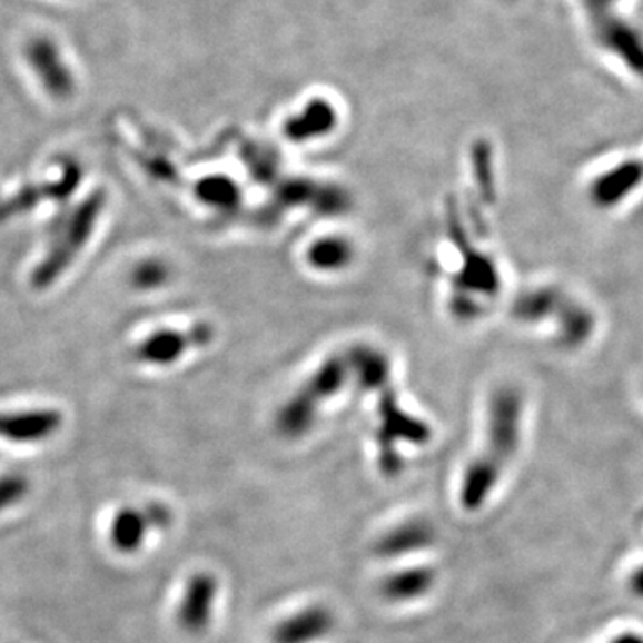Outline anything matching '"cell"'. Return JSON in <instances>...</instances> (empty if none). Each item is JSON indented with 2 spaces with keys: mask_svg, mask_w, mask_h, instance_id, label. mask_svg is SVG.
Returning <instances> with one entry per match:
<instances>
[{
  "mask_svg": "<svg viewBox=\"0 0 643 643\" xmlns=\"http://www.w3.org/2000/svg\"><path fill=\"white\" fill-rule=\"evenodd\" d=\"M524 397L515 386H501L489 395L486 408L485 439L462 481L459 501L468 512H476L488 501L522 442Z\"/></svg>",
  "mask_w": 643,
  "mask_h": 643,
  "instance_id": "6da1fadb",
  "label": "cell"
},
{
  "mask_svg": "<svg viewBox=\"0 0 643 643\" xmlns=\"http://www.w3.org/2000/svg\"><path fill=\"white\" fill-rule=\"evenodd\" d=\"M105 205V194L96 191L73 209L69 222L65 224L63 231L59 238H56L55 245L50 247L46 258L41 259V264L32 274V285L37 288H47L63 276L65 270L72 265L73 259L78 258L79 253L90 241Z\"/></svg>",
  "mask_w": 643,
  "mask_h": 643,
  "instance_id": "7a4b0ae2",
  "label": "cell"
},
{
  "mask_svg": "<svg viewBox=\"0 0 643 643\" xmlns=\"http://www.w3.org/2000/svg\"><path fill=\"white\" fill-rule=\"evenodd\" d=\"M345 358L347 356L344 354H335L332 359H327L317 374L306 380L303 390L286 404L279 415V429L283 435L299 438L311 429L313 422L318 417L317 413L326 404L324 399H332L344 386L349 372Z\"/></svg>",
  "mask_w": 643,
  "mask_h": 643,
  "instance_id": "3957f363",
  "label": "cell"
},
{
  "mask_svg": "<svg viewBox=\"0 0 643 643\" xmlns=\"http://www.w3.org/2000/svg\"><path fill=\"white\" fill-rule=\"evenodd\" d=\"M23 58L50 97L69 99L72 96L76 79L55 40L49 37L31 38L23 49Z\"/></svg>",
  "mask_w": 643,
  "mask_h": 643,
  "instance_id": "277c9868",
  "label": "cell"
},
{
  "mask_svg": "<svg viewBox=\"0 0 643 643\" xmlns=\"http://www.w3.org/2000/svg\"><path fill=\"white\" fill-rule=\"evenodd\" d=\"M170 521L172 515L164 504H147L141 510L122 507L111 521L109 540L118 553H137L152 527H167Z\"/></svg>",
  "mask_w": 643,
  "mask_h": 643,
  "instance_id": "5b68a950",
  "label": "cell"
},
{
  "mask_svg": "<svg viewBox=\"0 0 643 643\" xmlns=\"http://www.w3.org/2000/svg\"><path fill=\"white\" fill-rule=\"evenodd\" d=\"M63 426V413L55 408L0 412V439L11 444H40Z\"/></svg>",
  "mask_w": 643,
  "mask_h": 643,
  "instance_id": "8992f818",
  "label": "cell"
},
{
  "mask_svg": "<svg viewBox=\"0 0 643 643\" xmlns=\"http://www.w3.org/2000/svg\"><path fill=\"white\" fill-rule=\"evenodd\" d=\"M209 327L199 326L196 332L182 333L176 329H161L141 340L137 349V358L152 367H168L185 356L194 345L209 340Z\"/></svg>",
  "mask_w": 643,
  "mask_h": 643,
  "instance_id": "52a82bcc",
  "label": "cell"
},
{
  "mask_svg": "<svg viewBox=\"0 0 643 643\" xmlns=\"http://www.w3.org/2000/svg\"><path fill=\"white\" fill-rule=\"evenodd\" d=\"M218 595V581L208 572L194 575L186 585L177 619L182 630L200 633L211 621L215 601Z\"/></svg>",
  "mask_w": 643,
  "mask_h": 643,
  "instance_id": "ba28073f",
  "label": "cell"
},
{
  "mask_svg": "<svg viewBox=\"0 0 643 643\" xmlns=\"http://www.w3.org/2000/svg\"><path fill=\"white\" fill-rule=\"evenodd\" d=\"M335 615L322 604L304 607L276 625L274 643H315L335 630Z\"/></svg>",
  "mask_w": 643,
  "mask_h": 643,
  "instance_id": "9c48e42d",
  "label": "cell"
},
{
  "mask_svg": "<svg viewBox=\"0 0 643 643\" xmlns=\"http://www.w3.org/2000/svg\"><path fill=\"white\" fill-rule=\"evenodd\" d=\"M435 542V530L424 521H408L380 536L376 545L379 556L397 557L418 553Z\"/></svg>",
  "mask_w": 643,
  "mask_h": 643,
  "instance_id": "30bf717a",
  "label": "cell"
},
{
  "mask_svg": "<svg viewBox=\"0 0 643 643\" xmlns=\"http://www.w3.org/2000/svg\"><path fill=\"white\" fill-rule=\"evenodd\" d=\"M436 574L427 566H412L386 577L380 585V594L392 603H408L427 594L435 585Z\"/></svg>",
  "mask_w": 643,
  "mask_h": 643,
  "instance_id": "8fae6325",
  "label": "cell"
},
{
  "mask_svg": "<svg viewBox=\"0 0 643 643\" xmlns=\"http://www.w3.org/2000/svg\"><path fill=\"white\" fill-rule=\"evenodd\" d=\"M335 122L333 106L327 105L326 100L317 99L313 100L299 117L291 118L290 122L286 123L285 132L291 140H308L332 131Z\"/></svg>",
  "mask_w": 643,
  "mask_h": 643,
  "instance_id": "7c38bea8",
  "label": "cell"
},
{
  "mask_svg": "<svg viewBox=\"0 0 643 643\" xmlns=\"http://www.w3.org/2000/svg\"><path fill=\"white\" fill-rule=\"evenodd\" d=\"M350 259L349 245L342 240H324L313 245L309 261L317 268H336L347 265Z\"/></svg>",
  "mask_w": 643,
  "mask_h": 643,
  "instance_id": "4fadbf2b",
  "label": "cell"
},
{
  "mask_svg": "<svg viewBox=\"0 0 643 643\" xmlns=\"http://www.w3.org/2000/svg\"><path fill=\"white\" fill-rule=\"evenodd\" d=\"M29 494V479L23 474L0 476V512L10 510Z\"/></svg>",
  "mask_w": 643,
  "mask_h": 643,
  "instance_id": "5bb4252c",
  "label": "cell"
},
{
  "mask_svg": "<svg viewBox=\"0 0 643 643\" xmlns=\"http://www.w3.org/2000/svg\"><path fill=\"white\" fill-rule=\"evenodd\" d=\"M164 277L165 268L161 265L155 264V261H147V264H141L135 270L132 281L140 288H155L156 285L164 281Z\"/></svg>",
  "mask_w": 643,
  "mask_h": 643,
  "instance_id": "9a60e30c",
  "label": "cell"
},
{
  "mask_svg": "<svg viewBox=\"0 0 643 643\" xmlns=\"http://www.w3.org/2000/svg\"><path fill=\"white\" fill-rule=\"evenodd\" d=\"M627 585H630L631 594L643 599V563H640V565L631 572Z\"/></svg>",
  "mask_w": 643,
  "mask_h": 643,
  "instance_id": "2e32d148",
  "label": "cell"
},
{
  "mask_svg": "<svg viewBox=\"0 0 643 643\" xmlns=\"http://www.w3.org/2000/svg\"><path fill=\"white\" fill-rule=\"evenodd\" d=\"M610 643H643V634L627 631V633L616 634Z\"/></svg>",
  "mask_w": 643,
  "mask_h": 643,
  "instance_id": "e0dca14e",
  "label": "cell"
}]
</instances>
